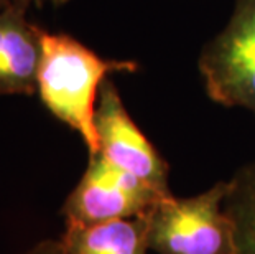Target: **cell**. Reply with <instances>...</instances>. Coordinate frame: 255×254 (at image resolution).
Returning <instances> with one entry per match:
<instances>
[{"label": "cell", "mask_w": 255, "mask_h": 254, "mask_svg": "<svg viewBox=\"0 0 255 254\" xmlns=\"http://www.w3.org/2000/svg\"><path fill=\"white\" fill-rule=\"evenodd\" d=\"M137 69L138 64L133 61L101 58L69 35L43 31L36 93L46 109L74 129L89 155H94L99 150L94 112L102 83L112 73Z\"/></svg>", "instance_id": "cell-1"}, {"label": "cell", "mask_w": 255, "mask_h": 254, "mask_svg": "<svg viewBox=\"0 0 255 254\" xmlns=\"http://www.w3.org/2000/svg\"><path fill=\"white\" fill-rule=\"evenodd\" d=\"M229 182L188 198L166 197L146 213L155 254H234V231L224 200Z\"/></svg>", "instance_id": "cell-2"}, {"label": "cell", "mask_w": 255, "mask_h": 254, "mask_svg": "<svg viewBox=\"0 0 255 254\" xmlns=\"http://www.w3.org/2000/svg\"><path fill=\"white\" fill-rule=\"evenodd\" d=\"M199 71L211 99L255 114V0H236L224 30L201 53Z\"/></svg>", "instance_id": "cell-3"}, {"label": "cell", "mask_w": 255, "mask_h": 254, "mask_svg": "<svg viewBox=\"0 0 255 254\" xmlns=\"http://www.w3.org/2000/svg\"><path fill=\"white\" fill-rule=\"evenodd\" d=\"M170 195L94 154L89 155L88 169L64 202L63 216L66 225L79 226L133 218L146 215Z\"/></svg>", "instance_id": "cell-4"}, {"label": "cell", "mask_w": 255, "mask_h": 254, "mask_svg": "<svg viewBox=\"0 0 255 254\" xmlns=\"http://www.w3.org/2000/svg\"><path fill=\"white\" fill-rule=\"evenodd\" d=\"M94 127L99 142L97 154L156 190L170 193L166 162L130 117L116 84L109 78L99 89Z\"/></svg>", "instance_id": "cell-5"}, {"label": "cell", "mask_w": 255, "mask_h": 254, "mask_svg": "<svg viewBox=\"0 0 255 254\" xmlns=\"http://www.w3.org/2000/svg\"><path fill=\"white\" fill-rule=\"evenodd\" d=\"M25 10L8 5L0 12V94L36 93L43 30L26 20Z\"/></svg>", "instance_id": "cell-6"}, {"label": "cell", "mask_w": 255, "mask_h": 254, "mask_svg": "<svg viewBox=\"0 0 255 254\" xmlns=\"http://www.w3.org/2000/svg\"><path fill=\"white\" fill-rule=\"evenodd\" d=\"M59 243L68 254H148L146 215L89 226L66 225Z\"/></svg>", "instance_id": "cell-7"}, {"label": "cell", "mask_w": 255, "mask_h": 254, "mask_svg": "<svg viewBox=\"0 0 255 254\" xmlns=\"http://www.w3.org/2000/svg\"><path fill=\"white\" fill-rule=\"evenodd\" d=\"M224 210L234 231V254H255V164L229 180Z\"/></svg>", "instance_id": "cell-8"}, {"label": "cell", "mask_w": 255, "mask_h": 254, "mask_svg": "<svg viewBox=\"0 0 255 254\" xmlns=\"http://www.w3.org/2000/svg\"><path fill=\"white\" fill-rule=\"evenodd\" d=\"M26 254H68L59 240H45L33 246Z\"/></svg>", "instance_id": "cell-9"}, {"label": "cell", "mask_w": 255, "mask_h": 254, "mask_svg": "<svg viewBox=\"0 0 255 254\" xmlns=\"http://www.w3.org/2000/svg\"><path fill=\"white\" fill-rule=\"evenodd\" d=\"M30 3L41 5V0H0V7H8V5H21V7H28Z\"/></svg>", "instance_id": "cell-10"}, {"label": "cell", "mask_w": 255, "mask_h": 254, "mask_svg": "<svg viewBox=\"0 0 255 254\" xmlns=\"http://www.w3.org/2000/svg\"><path fill=\"white\" fill-rule=\"evenodd\" d=\"M45 2H50V3L55 5V7H58V5L66 3V2H69V0H41V3H45Z\"/></svg>", "instance_id": "cell-11"}]
</instances>
